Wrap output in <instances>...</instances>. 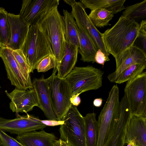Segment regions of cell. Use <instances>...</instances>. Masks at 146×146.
<instances>
[{
    "instance_id": "6da1fadb",
    "label": "cell",
    "mask_w": 146,
    "mask_h": 146,
    "mask_svg": "<svg viewBox=\"0 0 146 146\" xmlns=\"http://www.w3.org/2000/svg\"><path fill=\"white\" fill-rule=\"evenodd\" d=\"M139 26L137 21L121 15L112 27L102 33V41L108 53L115 58L134 45L138 38Z\"/></svg>"
},
{
    "instance_id": "7a4b0ae2",
    "label": "cell",
    "mask_w": 146,
    "mask_h": 146,
    "mask_svg": "<svg viewBox=\"0 0 146 146\" xmlns=\"http://www.w3.org/2000/svg\"><path fill=\"white\" fill-rule=\"evenodd\" d=\"M36 24L49 44L55 58L56 68L63 56L66 42L63 17L58 7L48 12Z\"/></svg>"
},
{
    "instance_id": "3957f363",
    "label": "cell",
    "mask_w": 146,
    "mask_h": 146,
    "mask_svg": "<svg viewBox=\"0 0 146 146\" xmlns=\"http://www.w3.org/2000/svg\"><path fill=\"white\" fill-rule=\"evenodd\" d=\"M54 68L50 76L46 78L51 106L58 121H63L72 105L70 98L72 91L70 86L65 78L58 77Z\"/></svg>"
},
{
    "instance_id": "277c9868",
    "label": "cell",
    "mask_w": 146,
    "mask_h": 146,
    "mask_svg": "<svg viewBox=\"0 0 146 146\" xmlns=\"http://www.w3.org/2000/svg\"><path fill=\"white\" fill-rule=\"evenodd\" d=\"M33 72L39 62L49 54H53L49 44L36 24L30 26L27 36L21 49Z\"/></svg>"
},
{
    "instance_id": "5b68a950",
    "label": "cell",
    "mask_w": 146,
    "mask_h": 146,
    "mask_svg": "<svg viewBox=\"0 0 146 146\" xmlns=\"http://www.w3.org/2000/svg\"><path fill=\"white\" fill-rule=\"evenodd\" d=\"M103 72L92 66H75L65 78L71 88L72 96L96 90L102 86Z\"/></svg>"
},
{
    "instance_id": "8992f818",
    "label": "cell",
    "mask_w": 146,
    "mask_h": 146,
    "mask_svg": "<svg viewBox=\"0 0 146 146\" xmlns=\"http://www.w3.org/2000/svg\"><path fill=\"white\" fill-rule=\"evenodd\" d=\"M60 139L71 146H87L84 117L72 105L59 129Z\"/></svg>"
},
{
    "instance_id": "52a82bcc",
    "label": "cell",
    "mask_w": 146,
    "mask_h": 146,
    "mask_svg": "<svg viewBox=\"0 0 146 146\" xmlns=\"http://www.w3.org/2000/svg\"><path fill=\"white\" fill-rule=\"evenodd\" d=\"M119 94L117 85H114L109 93L106 102L99 115L98 121L99 135L97 146H105L118 113Z\"/></svg>"
},
{
    "instance_id": "ba28073f",
    "label": "cell",
    "mask_w": 146,
    "mask_h": 146,
    "mask_svg": "<svg viewBox=\"0 0 146 146\" xmlns=\"http://www.w3.org/2000/svg\"><path fill=\"white\" fill-rule=\"evenodd\" d=\"M124 91L131 115L146 117V72L127 81Z\"/></svg>"
},
{
    "instance_id": "9c48e42d",
    "label": "cell",
    "mask_w": 146,
    "mask_h": 146,
    "mask_svg": "<svg viewBox=\"0 0 146 146\" xmlns=\"http://www.w3.org/2000/svg\"><path fill=\"white\" fill-rule=\"evenodd\" d=\"M64 1L71 6V13L75 19L78 28L90 36L98 48L104 54L109 61V54L103 42L102 33L94 26L89 19L83 5L80 2H77L75 0H64Z\"/></svg>"
},
{
    "instance_id": "30bf717a",
    "label": "cell",
    "mask_w": 146,
    "mask_h": 146,
    "mask_svg": "<svg viewBox=\"0 0 146 146\" xmlns=\"http://www.w3.org/2000/svg\"><path fill=\"white\" fill-rule=\"evenodd\" d=\"M25 115L16 114V117L7 119L0 117V130L17 135L36 130H42L47 125L38 117L27 113Z\"/></svg>"
},
{
    "instance_id": "8fae6325",
    "label": "cell",
    "mask_w": 146,
    "mask_h": 146,
    "mask_svg": "<svg viewBox=\"0 0 146 146\" xmlns=\"http://www.w3.org/2000/svg\"><path fill=\"white\" fill-rule=\"evenodd\" d=\"M59 0H23L19 14L30 26L36 24L44 15L58 6Z\"/></svg>"
},
{
    "instance_id": "7c38bea8",
    "label": "cell",
    "mask_w": 146,
    "mask_h": 146,
    "mask_svg": "<svg viewBox=\"0 0 146 146\" xmlns=\"http://www.w3.org/2000/svg\"><path fill=\"white\" fill-rule=\"evenodd\" d=\"M12 51L7 47L0 48V57L4 64L7 78L11 85L15 87L24 90L33 88L32 84L25 78L12 54Z\"/></svg>"
},
{
    "instance_id": "4fadbf2b",
    "label": "cell",
    "mask_w": 146,
    "mask_h": 146,
    "mask_svg": "<svg viewBox=\"0 0 146 146\" xmlns=\"http://www.w3.org/2000/svg\"><path fill=\"white\" fill-rule=\"evenodd\" d=\"M5 92L11 100L9 108L16 114L20 112L27 113L34 107L38 106V98L33 88L24 90L15 87L10 92L6 90Z\"/></svg>"
},
{
    "instance_id": "5bb4252c",
    "label": "cell",
    "mask_w": 146,
    "mask_h": 146,
    "mask_svg": "<svg viewBox=\"0 0 146 146\" xmlns=\"http://www.w3.org/2000/svg\"><path fill=\"white\" fill-rule=\"evenodd\" d=\"M115 58V70L107 76L108 79L112 82L115 83L121 72L129 66L136 64L146 65V53L142 49L136 46L127 48Z\"/></svg>"
},
{
    "instance_id": "9a60e30c",
    "label": "cell",
    "mask_w": 146,
    "mask_h": 146,
    "mask_svg": "<svg viewBox=\"0 0 146 146\" xmlns=\"http://www.w3.org/2000/svg\"><path fill=\"white\" fill-rule=\"evenodd\" d=\"M10 38L7 47L12 50L21 49L27 36L30 26L19 15L8 13Z\"/></svg>"
},
{
    "instance_id": "2e32d148",
    "label": "cell",
    "mask_w": 146,
    "mask_h": 146,
    "mask_svg": "<svg viewBox=\"0 0 146 146\" xmlns=\"http://www.w3.org/2000/svg\"><path fill=\"white\" fill-rule=\"evenodd\" d=\"M132 140L136 146H146V117L136 115L130 116L126 126L125 145Z\"/></svg>"
},
{
    "instance_id": "e0dca14e",
    "label": "cell",
    "mask_w": 146,
    "mask_h": 146,
    "mask_svg": "<svg viewBox=\"0 0 146 146\" xmlns=\"http://www.w3.org/2000/svg\"><path fill=\"white\" fill-rule=\"evenodd\" d=\"M38 101V106L49 120L58 121L52 110L46 78L44 76L34 79L32 82Z\"/></svg>"
},
{
    "instance_id": "ac0fdd59",
    "label": "cell",
    "mask_w": 146,
    "mask_h": 146,
    "mask_svg": "<svg viewBox=\"0 0 146 146\" xmlns=\"http://www.w3.org/2000/svg\"><path fill=\"white\" fill-rule=\"evenodd\" d=\"M57 138L53 133L34 131L17 135L16 139L24 146H53Z\"/></svg>"
},
{
    "instance_id": "d6986e66",
    "label": "cell",
    "mask_w": 146,
    "mask_h": 146,
    "mask_svg": "<svg viewBox=\"0 0 146 146\" xmlns=\"http://www.w3.org/2000/svg\"><path fill=\"white\" fill-rule=\"evenodd\" d=\"M79 48L66 42L65 49L62 60L56 68L57 75L65 78L75 66L77 59Z\"/></svg>"
},
{
    "instance_id": "ffe728a7",
    "label": "cell",
    "mask_w": 146,
    "mask_h": 146,
    "mask_svg": "<svg viewBox=\"0 0 146 146\" xmlns=\"http://www.w3.org/2000/svg\"><path fill=\"white\" fill-rule=\"evenodd\" d=\"M78 35L80 46L78 53L81 55L80 60L84 62L94 63L95 55L99 49L90 36L79 28Z\"/></svg>"
},
{
    "instance_id": "44dd1931",
    "label": "cell",
    "mask_w": 146,
    "mask_h": 146,
    "mask_svg": "<svg viewBox=\"0 0 146 146\" xmlns=\"http://www.w3.org/2000/svg\"><path fill=\"white\" fill-rule=\"evenodd\" d=\"M128 121L125 116H118L111 131L105 146H124L126 126Z\"/></svg>"
},
{
    "instance_id": "7402d4cb",
    "label": "cell",
    "mask_w": 146,
    "mask_h": 146,
    "mask_svg": "<svg viewBox=\"0 0 146 146\" xmlns=\"http://www.w3.org/2000/svg\"><path fill=\"white\" fill-rule=\"evenodd\" d=\"M126 0H81L80 1L85 8L92 10L103 9L111 12L113 14L125 9L124 5Z\"/></svg>"
},
{
    "instance_id": "603a6c76",
    "label": "cell",
    "mask_w": 146,
    "mask_h": 146,
    "mask_svg": "<svg viewBox=\"0 0 146 146\" xmlns=\"http://www.w3.org/2000/svg\"><path fill=\"white\" fill-rule=\"evenodd\" d=\"M63 12L66 41L79 48V28L76 22L71 13L64 9Z\"/></svg>"
},
{
    "instance_id": "cb8c5ba5",
    "label": "cell",
    "mask_w": 146,
    "mask_h": 146,
    "mask_svg": "<svg viewBox=\"0 0 146 146\" xmlns=\"http://www.w3.org/2000/svg\"><path fill=\"white\" fill-rule=\"evenodd\" d=\"M94 113H88L84 117L87 146H97L99 138L98 121Z\"/></svg>"
},
{
    "instance_id": "d4e9b609",
    "label": "cell",
    "mask_w": 146,
    "mask_h": 146,
    "mask_svg": "<svg viewBox=\"0 0 146 146\" xmlns=\"http://www.w3.org/2000/svg\"><path fill=\"white\" fill-rule=\"evenodd\" d=\"M88 16L96 27L102 28L111 25L109 23L114 17V14L104 9H96L91 10Z\"/></svg>"
},
{
    "instance_id": "484cf974",
    "label": "cell",
    "mask_w": 146,
    "mask_h": 146,
    "mask_svg": "<svg viewBox=\"0 0 146 146\" xmlns=\"http://www.w3.org/2000/svg\"><path fill=\"white\" fill-rule=\"evenodd\" d=\"M122 16L127 19L135 21L145 18L146 0L125 7Z\"/></svg>"
},
{
    "instance_id": "4316f807",
    "label": "cell",
    "mask_w": 146,
    "mask_h": 146,
    "mask_svg": "<svg viewBox=\"0 0 146 146\" xmlns=\"http://www.w3.org/2000/svg\"><path fill=\"white\" fill-rule=\"evenodd\" d=\"M146 68V65L136 64L123 70L117 77L115 83L121 84L129 80L142 73Z\"/></svg>"
},
{
    "instance_id": "83f0119b",
    "label": "cell",
    "mask_w": 146,
    "mask_h": 146,
    "mask_svg": "<svg viewBox=\"0 0 146 146\" xmlns=\"http://www.w3.org/2000/svg\"><path fill=\"white\" fill-rule=\"evenodd\" d=\"M7 12L0 7V46L6 47L10 38L9 25L7 19Z\"/></svg>"
},
{
    "instance_id": "f1b7e54d",
    "label": "cell",
    "mask_w": 146,
    "mask_h": 146,
    "mask_svg": "<svg viewBox=\"0 0 146 146\" xmlns=\"http://www.w3.org/2000/svg\"><path fill=\"white\" fill-rule=\"evenodd\" d=\"M12 53L25 78L28 82L32 84L30 67L21 49L12 50Z\"/></svg>"
},
{
    "instance_id": "f546056e",
    "label": "cell",
    "mask_w": 146,
    "mask_h": 146,
    "mask_svg": "<svg viewBox=\"0 0 146 146\" xmlns=\"http://www.w3.org/2000/svg\"><path fill=\"white\" fill-rule=\"evenodd\" d=\"M54 68H56L54 56L53 54H49L40 61L36 69L38 72H45Z\"/></svg>"
},
{
    "instance_id": "4dcf8cb0",
    "label": "cell",
    "mask_w": 146,
    "mask_h": 146,
    "mask_svg": "<svg viewBox=\"0 0 146 146\" xmlns=\"http://www.w3.org/2000/svg\"><path fill=\"white\" fill-rule=\"evenodd\" d=\"M0 140L2 146H24L16 139L1 130Z\"/></svg>"
},
{
    "instance_id": "1f68e13d",
    "label": "cell",
    "mask_w": 146,
    "mask_h": 146,
    "mask_svg": "<svg viewBox=\"0 0 146 146\" xmlns=\"http://www.w3.org/2000/svg\"><path fill=\"white\" fill-rule=\"evenodd\" d=\"M139 29L138 38L140 39L143 47V50L146 51V21L142 20L139 24Z\"/></svg>"
},
{
    "instance_id": "d6a6232c",
    "label": "cell",
    "mask_w": 146,
    "mask_h": 146,
    "mask_svg": "<svg viewBox=\"0 0 146 146\" xmlns=\"http://www.w3.org/2000/svg\"><path fill=\"white\" fill-rule=\"evenodd\" d=\"M95 62L104 65L105 62L109 61L104 54L99 49L97 50L95 57Z\"/></svg>"
},
{
    "instance_id": "836d02e7",
    "label": "cell",
    "mask_w": 146,
    "mask_h": 146,
    "mask_svg": "<svg viewBox=\"0 0 146 146\" xmlns=\"http://www.w3.org/2000/svg\"><path fill=\"white\" fill-rule=\"evenodd\" d=\"M70 102L72 104L77 106L80 103L81 100L79 96H72L70 98Z\"/></svg>"
},
{
    "instance_id": "e575fe53",
    "label": "cell",
    "mask_w": 146,
    "mask_h": 146,
    "mask_svg": "<svg viewBox=\"0 0 146 146\" xmlns=\"http://www.w3.org/2000/svg\"><path fill=\"white\" fill-rule=\"evenodd\" d=\"M53 146H71L63 140L60 139L56 140L54 142Z\"/></svg>"
},
{
    "instance_id": "d590c367",
    "label": "cell",
    "mask_w": 146,
    "mask_h": 146,
    "mask_svg": "<svg viewBox=\"0 0 146 146\" xmlns=\"http://www.w3.org/2000/svg\"><path fill=\"white\" fill-rule=\"evenodd\" d=\"M102 98H98L95 99L93 102L94 105L97 107H100L102 104Z\"/></svg>"
},
{
    "instance_id": "8d00e7d4",
    "label": "cell",
    "mask_w": 146,
    "mask_h": 146,
    "mask_svg": "<svg viewBox=\"0 0 146 146\" xmlns=\"http://www.w3.org/2000/svg\"><path fill=\"white\" fill-rule=\"evenodd\" d=\"M127 146H136L134 140H132L129 143Z\"/></svg>"
},
{
    "instance_id": "74e56055",
    "label": "cell",
    "mask_w": 146,
    "mask_h": 146,
    "mask_svg": "<svg viewBox=\"0 0 146 146\" xmlns=\"http://www.w3.org/2000/svg\"><path fill=\"white\" fill-rule=\"evenodd\" d=\"M0 146H2L1 145V142L0 140Z\"/></svg>"
},
{
    "instance_id": "f35d334b",
    "label": "cell",
    "mask_w": 146,
    "mask_h": 146,
    "mask_svg": "<svg viewBox=\"0 0 146 146\" xmlns=\"http://www.w3.org/2000/svg\"><path fill=\"white\" fill-rule=\"evenodd\" d=\"M1 86H0V89H1Z\"/></svg>"
},
{
    "instance_id": "ab89813d",
    "label": "cell",
    "mask_w": 146,
    "mask_h": 146,
    "mask_svg": "<svg viewBox=\"0 0 146 146\" xmlns=\"http://www.w3.org/2000/svg\"></svg>"
}]
</instances>
